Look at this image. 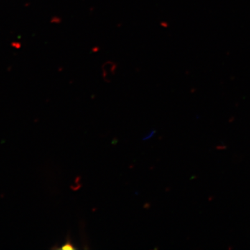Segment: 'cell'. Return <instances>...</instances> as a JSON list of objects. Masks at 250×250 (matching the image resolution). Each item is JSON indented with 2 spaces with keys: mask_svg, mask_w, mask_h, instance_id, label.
Listing matches in <instances>:
<instances>
[{
  "mask_svg": "<svg viewBox=\"0 0 250 250\" xmlns=\"http://www.w3.org/2000/svg\"><path fill=\"white\" fill-rule=\"evenodd\" d=\"M58 249H62V250H73L75 249L74 248L73 246L71 243H70V240H68V241L65 244H64V246L62 247V248H58Z\"/></svg>",
  "mask_w": 250,
  "mask_h": 250,
  "instance_id": "cell-1",
  "label": "cell"
}]
</instances>
